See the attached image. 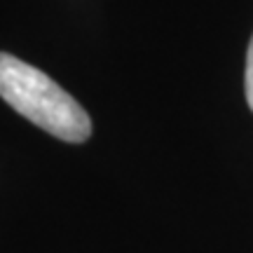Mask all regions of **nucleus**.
Listing matches in <instances>:
<instances>
[{"label":"nucleus","instance_id":"obj_2","mask_svg":"<svg viewBox=\"0 0 253 253\" xmlns=\"http://www.w3.org/2000/svg\"><path fill=\"white\" fill-rule=\"evenodd\" d=\"M244 89H246V101H249V108L253 110V38H251V42H249V52H246Z\"/></svg>","mask_w":253,"mask_h":253},{"label":"nucleus","instance_id":"obj_1","mask_svg":"<svg viewBox=\"0 0 253 253\" xmlns=\"http://www.w3.org/2000/svg\"><path fill=\"white\" fill-rule=\"evenodd\" d=\"M0 96L19 115L61 141L84 143L91 136L87 110L47 73L7 52H0Z\"/></svg>","mask_w":253,"mask_h":253}]
</instances>
